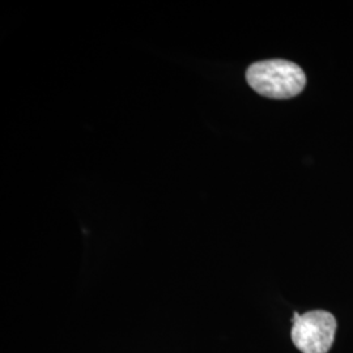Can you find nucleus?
I'll use <instances>...</instances> for the list:
<instances>
[{
	"label": "nucleus",
	"mask_w": 353,
	"mask_h": 353,
	"mask_svg": "<svg viewBox=\"0 0 353 353\" xmlns=\"http://www.w3.org/2000/svg\"><path fill=\"white\" fill-rule=\"evenodd\" d=\"M246 80L256 93L268 99H292L303 92L306 75L300 65L284 59H270L252 64Z\"/></svg>",
	"instance_id": "nucleus-1"
},
{
	"label": "nucleus",
	"mask_w": 353,
	"mask_h": 353,
	"mask_svg": "<svg viewBox=\"0 0 353 353\" xmlns=\"http://www.w3.org/2000/svg\"><path fill=\"white\" fill-rule=\"evenodd\" d=\"M292 341L303 353H327L335 339L336 319L325 310L293 314Z\"/></svg>",
	"instance_id": "nucleus-2"
}]
</instances>
